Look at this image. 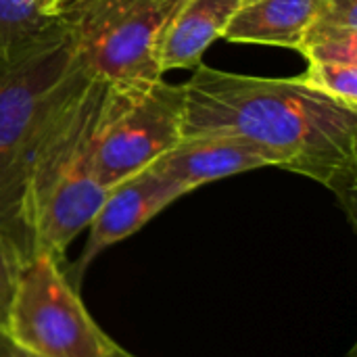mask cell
Listing matches in <instances>:
<instances>
[{"instance_id": "cell-1", "label": "cell", "mask_w": 357, "mask_h": 357, "mask_svg": "<svg viewBox=\"0 0 357 357\" xmlns=\"http://www.w3.org/2000/svg\"><path fill=\"white\" fill-rule=\"evenodd\" d=\"M182 138L226 134L264 149L274 167L312 178L354 220L357 111L297 77H257L199 65L182 84Z\"/></svg>"}, {"instance_id": "cell-2", "label": "cell", "mask_w": 357, "mask_h": 357, "mask_svg": "<svg viewBox=\"0 0 357 357\" xmlns=\"http://www.w3.org/2000/svg\"><path fill=\"white\" fill-rule=\"evenodd\" d=\"M107 92L109 84L86 75L42 140L27 188L33 253L61 259L107 192L96 176V132Z\"/></svg>"}, {"instance_id": "cell-3", "label": "cell", "mask_w": 357, "mask_h": 357, "mask_svg": "<svg viewBox=\"0 0 357 357\" xmlns=\"http://www.w3.org/2000/svg\"><path fill=\"white\" fill-rule=\"evenodd\" d=\"M67 27L0 73V230L33 255L27 188L36 155L59 111L86 77Z\"/></svg>"}, {"instance_id": "cell-4", "label": "cell", "mask_w": 357, "mask_h": 357, "mask_svg": "<svg viewBox=\"0 0 357 357\" xmlns=\"http://www.w3.org/2000/svg\"><path fill=\"white\" fill-rule=\"evenodd\" d=\"M180 0H75L56 17L67 27L79 65L111 88L163 79L159 44Z\"/></svg>"}, {"instance_id": "cell-5", "label": "cell", "mask_w": 357, "mask_h": 357, "mask_svg": "<svg viewBox=\"0 0 357 357\" xmlns=\"http://www.w3.org/2000/svg\"><path fill=\"white\" fill-rule=\"evenodd\" d=\"M4 328L40 357H111L119 349L84 307L61 259L42 251L23 264Z\"/></svg>"}, {"instance_id": "cell-6", "label": "cell", "mask_w": 357, "mask_h": 357, "mask_svg": "<svg viewBox=\"0 0 357 357\" xmlns=\"http://www.w3.org/2000/svg\"><path fill=\"white\" fill-rule=\"evenodd\" d=\"M182 86L111 88L96 132V176L105 190L151 167L182 140Z\"/></svg>"}, {"instance_id": "cell-7", "label": "cell", "mask_w": 357, "mask_h": 357, "mask_svg": "<svg viewBox=\"0 0 357 357\" xmlns=\"http://www.w3.org/2000/svg\"><path fill=\"white\" fill-rule=\"evenodd\" d=\"M184 195L188 192L180 184L153 167H146L109 186L88 224L90 234L75 266V276L79 278L102 251L136 234L157 213Z\"/></svg>"}, {"instance_id": "cell-8", "label": "cell", "mask_w": 357, "mask_h": 357, "mask_svg": "<svg viewBox=\"0 0 357 357\" xmlns=\"http://www.w3.org/2000/svg\"><path fill=\"white\" fill-rule=\"evenodd\" d=\"M151 167L180 184L186 192H192L203 184L251 169L274 167V163L264 149L245 138L201 134L182 138Z\"/></svg>"}, {"instance_id": "cell-9", "label": "cell", "mask_w": 357, "mask_h": 357, "mask_svg": "<svg viewBox=\"0 0 357 357\" xmlns=\"http://www.w3.org/2000/svg\"><path fill=\"white\" fill-rule=\"evenodd\" d=\"M241 4V0H180L161 36V73L197 69L205 50L218 38H224Z\"/></svg>"}, {"instance_id": "cell-10", "label": "cell", "mask_w": 357, "mask_h": 357, "mask_svg": "<svg viewBox=\"0 0 357 357\" xmlns=\"http://www.w3.org/2000/svg\"><path fill=\"white\" fill-rule=\"evenodd\" d=\"M324 0H253L241 4L224 31L228 42L299 50Z\"/></svg>"}, {"instance_id": "cell-11", "label": "cell", "mask_w": 357, "mask_h": 357, "mask_svg": "<svg viewBox=\"0 0 357 357\" xmlns=\"http://www.w3.org/2000/svg\"><path fill=\"white\" fill-rule=\"evenodd\" d=\"M297 52L307 63L357 65V0H324Z\"/></svg>"}, {"instance_id": "cell-12", "label": "cell", "mask_w": 357, "mask_h": 357, "mask_svg": "<svg viewBox=\"0 0 357 357\" xmlns=\"http://www.w3.org/2000/svg\"><path fill=\"white\" fill-rule=\"evenodd\" d=\"M65 29L59 17L46 15L33 0H0V73Z\"/></svg>"}, {"instance_id": "cell-13", "label": "cell", "mask_w": 357, "mask_h": 357, "mask_svg": "<svg viewBox=\"0 0 357 357\" xmlns=\"http://www.w3.org/2000/svg\"><path fill=\"white\" fill-rule=\"evenodd\" d=\"M297 79L335 102L357 111V65L347 63H307Z\"/></svg>"}, {"instance_id": "cell-14", "label": "cell", "mask_w": 357, "mask_h": 357, "mask_svg": "<svg viewBox=\"0 0 357 357\" xmlns=\"http://www.w3.org/2000/svg\"><path fill=\"white\" fill-rule=\"evenodd\" d=\"M27 255L21 247L0 230V326H6L15 289Z\"/></svg>"}, {"instance_id": "cell-15", "label": "cell", "mask_w": 357, "mask_h": 357, "mask_svg": "<svg viewBox=\"0 0 357 357\" xmlns=\"http://www.w3.org/2000/svg\"><path fill=\"white\" fill-rule=\"evenodd\" d=\"M0 357H40L17 343L4 326H0Z\"/></svg>"}, {"instance_id": "cell-16", "label": "cell", "mask_w": 357, "mask_h": 357, "mask_svg": "<svg viewBox=\"0 0 357 357\" xmlns=\"http://www.w3.org/2000/svg\"><path fill=\"white\" fill-rule=\"evenodd\" d=\"M46 15H52V17H56V13L67 4V0H33Z\"/></svg>"}, {"instance_id": "cell-17", "label": "cell", "mask_w": 357, "mask_h": 357, "mask_svg": "<svg viewBox=\"0 0 357 357\" xmlns=\"http://www.w3.org/2000/svg\"><path fill=\"white\" fill-rule=\"evenodd\" d=\"M111 357H136V356H132L130 351H126L123 347H119V349H117V351H115Z\"/></svg>"}, {"instance_id": "cell-18", "label": "cell", "mask_w": 357, "mask_h": 357, "mask_svg": "<svg viewBox=\"0 0 357 357\" xmlns=\"http://www.w3.org/2000/svg\"><path fill=\"white\" fill-rule=\"evenodd\" d=\"M71 2H75V0H67V4H71ZM67 4H65V6H67ZM65 6H63V8H65ZM63 8H61V10H63ZM61 10H59V13H61ZM59 13H56V15H59Z\"/></svg>"}, {"instance_id": "cell-19", "label": "cell", "mask_w": 357, "mask_h": 357, "mask_svg": "<svg viewBox=\"0 0 357 357\" xmlns=\"http://www.w3.org/2000/svg\"><path fill=\"white\" fill-rule=\"evenodd\" d=\"M241 2H243V4H247V2H253V0H241Z\"/></svg>"}]
</instances>
